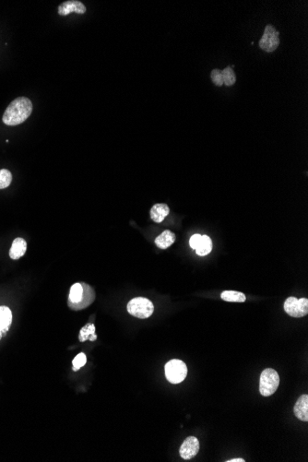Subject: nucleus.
Masks as SVG:
<instances>
[{"mask_svg": "<svg viewBox=\"0 0 308 462\" xmlns=\"http://www.w3.org/2000/svg\"><path fill=\"white\" fill-rule=\"evenodd\" d=\"M284 311L293 317H303L308 314V300L307 298L297 299L288 297L284 302Z\"/></svg>", "mask_w": 308, "mask_h": 462, "instance_id": "obj_6", "label": "nucleus"}, {"mask_svg": "<svg viewBox=\"0 0 308 462\" xmlns=\"http://www.w3.org/2000/svg\"><path fill=\"white\" fill-rule=\"evenodd\" d=\"M199 442L198 438L195 437H188L183 442L180 448V456L182 459L188 461L192 460L199 451Z\"/></svg>", "mask_w": 308, "mask_h": 462, "instance_id": "obj_8", "label": "nucleus"}, {"mask_svg": "<svg viewBox=\"0 0 308 462\" xmlns=\"http://www.w3.org/2000/svg\"><path fill=\"white\" fill-rule=\"evenodd\" d=\"M294 411L296 417L303 422L308 421V395H302L297 399Z\"/></svg>", "mask_w": 308, "mask_h": 462, "instance_id": "obj_10", "label": "nucleus"}, {"mask_svg": "<svg viewBox=\"0 0 308 462\" xmlns=\"http://www.w3.org/2000/svg\"><path fill=\"white\" fill-rule=\"evenodd\" d=\"M87 363V357L84 353H78L77 356L74 358V360L72 361V365H73V371L77 372L78 371L81 367H83Z\"/></svg>", "mask_w": 308, "mask_h": 462, "instance_id": "obj_20", "label": "nucleus"}, {"mask_svg": "<svg viewBox=\"0 0 308 462\" xmlns=\"http://www.w3.org/2000/svg\"><path fill=\"white\" fill-rule=\"evenodd\" d=\"M200 240H201V235L200 234H194L192 237L190 238L189 240V244L191 246L192 249H195L199 246V243H200Z\"/></svg>", "mask_w": 308, "mask_h": 462, "instance_id": "obj_22", "label": "nucleus"}, {"mask_svg": "<svg viewBox=\"0 0 308 462\" xmlns=\"http://www.w3.org/2000/svg\"><path fill=\"white\" fill-rule=\"evenodd\" d=\"M176 236L173 231L165 230L155 239V244L160 249H167L175 242Z\"/></svg>", "mask_w": 308, "mask_h": 462, "instance_id": "obj_13", "label": "nucleus"}, {"mask_svg": "<svg viewBox=\"0 0 308 462\" xmlns=\"http://www.w3.org/2000/svg\"><path fill=\"white\" fill-rule=\"evenodd\" d=\"M227 462H244V459H232V460H229V461H226Z\"/></svg>", "mask_w": 308, "mask_h": 462, "instance_id": "obj_23", "label": "nucleus"}, {"mask_svg": "<svg viewBox=\"0 0 308 462\" xmlns=\"http://www.w3.org/2000/svg\"><path fill=\"white\" fill-rule=\"evenodd\" d=\"M97 335L95 333V327L93 324H87L86 326H84L80 331H79V336H78V340L81 342H84L86 340H90V341H94L96 340Z\"/></svg>", "mask_w": 308, "mask_h": 462, "instance_id": "obj_14", "label": "nucleus"}, {"mask_svg": "<svg viewBox=\"0 0 308 462\" xmlns=\"http://www.w3.org/2000/svg\"><path fill=\"white\" fill-rule=\"evenodd\" d=\"M0 332H1V330H0Z\"/></svg>", "mask_w": 308, "mask_h": 462, "instance_id": "obj_25", "label": "nucleus"}, {"mask_svg": "<svg viewBox=\"0 0 308 462\" xmlns=\"http://www.w3.org/2000/svg\"><path fill=\"white\" fill-rule=\"evenodd\" d=\"M170 213V209L164 203H158L152 208L151 210V218L156 224L162 223V221L166 218Z\"/></svg>", "mask_w": 308, "mask_h": 462, "instance_id": "obj_12", "label": "nucleus"}, {"mask_svg": "<svg viewBox=\"0 0 308 462\" xmlns=\"http://www.w3.org/2000/svg\"><path fill=\"white\" fill-rule=\"evenodd\" d=\"M222 75H223L224 84H225L226 86H231L235 83L236 76L231 67H227L226 69L222 71Z\"/></svg>", "mask_w": 308, "mask_h": 462, "instance_id": "obj_18", "label": "nucleus"}, {"mask_svg": "<svg viewBox=\"0 0 308 462\" xmlns=\"http://www.w3.org/2000/svg\"><path fill=\"white\" fill-rule=\"evenodd\" d=\"M127 309L131 315L141 319H145L154 314V306L147 298L137 297L129 301Z\"/></svg>", "mask_w": 308, "mask_h": 462, "instance_id": "obj_3", "label": "nucleus"}, {"mask_svg": "<svg viewBox=\"0 0 308 462\" xmlns=\"http://www.w3.org/2000/svg\"><path fill=\"white\" fill-rule=\"evenodd\" d=\"M212 250V239L209 237L208 235H201L200 243H199V246L196 248L197 254L200 257H204V256H207L208 254H210Z\"/></svg>", "mask_w": 308, "mask_h": 462, "instance_id": "obj_16", "label": "nucleus"}, {"mask_svg": "<svg viewBox=\"0 0 308 462\" xmlns=\"http://www.w3.org/2000/svg\"><path fill=\"white\" fill-rule=\"evenodd\" d=\"M32 112V103L26 97H19L13 100L7 106L4 115L3 122L7 126H17L25 122Z\"/></svg>", "mask_w": 308, "mask_h": 462, "instance_id": "obj_1", "label": "nucleus"}, {"mask_svg": "<svg viewBox=\"0 0 308 462\" xmlns=\"http://www.w3.org/2000/svg\"><path fill=\"white\" fill-rule=\"evenodd\" d=\"M280 385V377L278 373L271 368L265 369L261 373L259 380V391L264 397L273 395Z\"/></svg>", "mask_w": 308, "mask_h": 462, "instance_id": "obj_4", "label": "nucleus"}, {"mask_svg": "<svg viewBox=\"0 0 308 462\" xmlns=\"http://www.w3.org/2000/svg\"><path fill=\"white\" fill-rule=\"evenodd\" d=\"M71 12L83 14L86 12V6H84L80 1L77 0L65 1L58 6V14L61 16H67Z\"/></svg>", "mask_w": 308, "mask_h": 462, "instance_id": "obj_9", "label": "nucleus"}, {"mask_svg": "<svg viewBox=\"0 0 308 462\" xmlns=\"http://www.w3.org/2000/svg\"><path fill=\"white\" fill-rule=\"evenodd\" d=\"M1 339H2V334L0 332V340H1Z\"/></svg>", "mask_w": 308, "mask_h": 462, "instance_id": "obj_24", "label": "nucleus"}, {"mask_svg": "<svg viewBox=\"0 0 308 462\" xmlns=\"http://www.w3.org/2000/svg\"><path fill=\"white\" fill-rule=\"evenodd\" d=\"M27 250V243L23 238L18 237L14 239L12 245L9 250V257L13 260H18L20 257L25 255Z\"/></svg>", "mask_w": 308, "mask_h": 462, "instance_id": "obj_11", "label": "nucleus"}, {"mask_svg": "<svg viewBox=\"0 0 308 462\" xmlns=\"http://www.w3.org/2000/svg\"><path fill=\"white\" fill-rule=\"evenodd\" d=\"M165 377L171 384H179L186 379L187 376L186 365L181 360L169 361L164 367Z\"/></svg>", "mask_w": 308, "mask_h": 462, "instance_id": "obj_5", "label": "nucleus"}, {"mask_svg": "<svg viewBox=\"0 0 308 462\" xmlns=\"http://www.w3.org/2000/svg\"><path fill=\"white\" fill-rule=\"evenodd\" d=\"M280 45V33L273 26H266L263 36L259 41V47L267 53L275 51Z\"/></svg>", "mask_w": 308, "mask_h": 462, "instance_id": "obj_7", "label": "nucleus"}, {"mask_svg": "<svg viewBox=\"0 0 308 462\" xmlns=\"http://www.w3.org/2000/svg\"><path fill=\"white\" fill-rule=\"evenodd\" d=\"M212 80L213 83L215 84L216 86H223L224 85V80H223V75H222V71L220 70H213L212 71Z\"/></svg>", "mask_w": 308, "mask_h": 462, "instance_id": "obj_21", "label": "nucleus"}, {"mask_svg": "<svg viewBox=\"0 0 308 462\" xmlns=\"http://www.w3.org/2000/svg\"><path fill=\"white\" fill-rule=\"evenodd\" d=\"M12 322V313L7 307H0V330L9 328Z\"/></svg>", "mask_w": 308, "mask_h": 462, "instance_id": "obj_15", "label": "nucleus"}, {"mask_svg": "<svg viewBox=\"0 0 308 462\" xmlns=\"http://www.w3.org/2000/svg\"><path fill=\"white\" fill-rule=\"evenodd\" d=\"M221 297L226 302L244 303L246 297L243 293L236 291H225L222 293Z\"/></svg>", "mask_w": 308, "mask_h": 462, "instance_id": "obj_17", "label": "nucleus"}, {"mask_svg": "<svg viewBox=\"0 0 308 462\" xmlns=\"http://www.w3.org/2000/svg\"><path fill=\"white\" fill-rule=\"evenodd\" d=\"M12 181V174L11 173L6 170V169H1L0 170V189H4L11 184Z\"/></svg>", "mask_w": 308, "mask_h": 462, "instance_id": "obj_19", "label": "nucleus"}, {"mask_svg": "<svg viewBox=\"0 0 308 462\" xmlns=\"http://www.w3.org/2000/svg\"><path fill=\"white\" fill-rule=\"evenodd\" d=\"M95 297V292L89 284L74 283L70 291L68 306L73 311H79L90 307L94 302Z\"/></svg>", "mask_w": 308, "mask_h": 462, "instance_id": "obj_2", "label": "nucleus"}]
</instances>
